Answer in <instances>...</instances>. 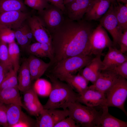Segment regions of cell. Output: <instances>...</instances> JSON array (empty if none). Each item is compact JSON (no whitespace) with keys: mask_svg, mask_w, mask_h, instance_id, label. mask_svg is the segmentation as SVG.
Returning <instances> with one entry per match:
<instances>
[{"mask_svg":"<svg viewBox=\"0 0 127 127\" xmlns=\"http://www.w3.org/2000/svg\"><path fill=\"white\" fill-rule=\"evenodd\" d=\"M90 21L82 19L73 21L64 18L61 24L50 32L53 60L56 63L63 59L85 55L91 33L95 28Z\"/></svg>","mask_w":127,"mask_h":127,"instance_id":"obj_1","label":"cell"},{"mask_svg":"<svg viewBox=\"0 0 127 127\" xmlns=\"http://www.w3.org/2000/svg\"><path fill=\"white\" fill-rule=\"evenodd\" d=\"M48 76L51 82L52 88L48 101L43 106L44 109L61 108L66 110L70 103L77 101L79 95L75 92L70 85L52 75Z\"/></svg>","mask_w":127,"mask_h":127,"instance_id":"obj_2","label":"cell"},{"mask_svg":"<svg viewBox=\"0 0 127 127\" xmlns=\"http://www.w3.org/2000/svg\"><path fill=\"white\" fill-rule=\"evenodd\" d=\"M68 116L83 127H98L101 114L94 107L84 106L78 101L69 104Z\"/></svg>","mask_w":127,"mask_h":127,"instance_id":"obj_3","label":"cell"},{"mask_svg":"<svg viewBox=\"0 0 127 127\" xmlns=\"http://www.w3.org/2000/svg\"><path fill=\"white\" fill-rule=\"evenodd\" d=\"M93 58L91 55H80L62 60L56 63L52 71V75L59 79L72 74L84 67Z\"/></svg>","mask_w":127,"mask_h":127,"instance_id":"obj_4","label":"cell"},{"mask_svg":"<svg viewBox=\"0 0 127 127\" xmlns=\"http://www.w3.org/2000/svg\"><path fill=\"white\" fill-rule=\"evenodd\" d=\"M105 94L107 106L117 108L127 115L124 107V103L127 97L126 79L120 76Z\"/></svg>","mask_w":127,"mask_h":127,"instance_id":"obj_5","label":"cell"},{"mask_svg":"<svg viewBox=\"0 0 127 127\" xmlns=\"http://www.w3.org/2000/svg\"><path fill=\"white\" fill-rule=\"evenodd\" d=\"M112 46L114 47L112 41L106 30L99 24L93 29L91 33L85 55H101L105 49Z\"/></svg>","mask_w":127,"mask_h":127,"instance_id":"obj_6","label":"cell"},{"mask_svg":"<svg viewBox=\"0 0 127 127\" xmlns=\"http://www.w3.org/2000/svg\"><path fill=\"white\" fill-rule=\"evenodd\" d=\"M99 19V24L111 36L114 46L119 44L123 31L119 26L112 2L107 12Z\"/></svg>","mask_w":127,"mask_h":127,"instance_id":"obj_7","label":"cell"},{"mask_svg":"<svg viewBox=\"0 0 127 127\" xmlns=\"http://www.w3.org/2000/svg\"><path fill=\"white\" fill-rule=\"evenodd\" d=\"M68 109H44L36 120L35 127H53L58 122L68 116Z\"/></svg>","mask_w":127,"mask_h":127,"instance_id":"obj_8","label":"cell"},{"mask_svg":"<svg viewBox=\"0 0 127 127\" xmlns=\"http://www.w3.org/2000/svg\"><path fill=\"white\" fill-rule=\"evenodd\" d=\"M38 12V16L50 32L58 27L65 18L63 12L60 9L51 4L43 11Z\"/></svg>","mask_w":127,"mask_h":127,"instance_id":"obj_9","label":"cell"},{"mask_svg":"<svg viewBox=\"0 0 127 127\" xmlns=\"http://www.w3.org/2000/svg\"><path fill=\"white\" fill-rule=\"evenodd\" d=\"M27 12L15 11L0 13V25L13 30L20 27L32 15Z\"/></svg>","mask_w":127,"mask_h":127,"instance_id":"obj_10","label":"cell"},{"mask_svg":"<svg viewBox=\"0 0 127 127\" xmlns=\"http://www.w3.org/2000/svg\"><path fill=\"white\" fill-rule=\"evenodd\" d=\"M27 21L37 42L51 45V37L50 32L38 16L32 15Z\"/></svg>","mask_w":127,"mask_h":127,"instance_id":"obj_11","label":"cell"},{"mask_svg":"<svg viewBox=\"0 0 127 127\" xmlns=\"http://www.w3.org/2000/svg\"><path fill=\"white\" fill-rule=\"evenodd\" d=\"M93 0H74L65 5L64 14L71 20H81Z\"/></svg>","mask_w":127,"mask_h":127,"instance_id":"obj_12","label":"cell"},{"mask_svg":"<svg viewBox=\"0 0 127 127\" xmlns=\"http://www.w3.org/2000/svg\"><path fill=\"white\" fill-rule=\"evenodd\" d=\"M106 101L105 94L95 89L92 85L89 86L83 94L79 95L77 101L87 106L93 107L106 106Z\"/></svg>","mask_w":127,"mask_h":127,"instance_id":"obj_13","label":"cell"},{"mask_svg":"<svg viewBox=\"0 0 127 127\" xmlns=\"http://www.w3.org/2000/svg\"><path fill=\"white\" fill-rule=\"evenodd\" d=\"M112 2L110 0H93L84 16V20L90 21L99 19L107 11Z\"/></svg>","mask_w":127,"mask_h":127,"instance_id":"obj_14","label":"cell"},{"mask_svg":"<svg viewBox=\"0 0 127 127\" xmlns=\"http://www.w3.org/2000/svg\"><path fill=\"white\" fill-rule=\"evenodd\" d=\"M120 76L111 70H103L95 82L92 85L95 89L105 94Z\"/></svg>","mask_w":127,"mask_h":127,"instance_id":"obj_15","label":"cell"},{"mask_svg":"<svg viewBox=\"0 0 127 127\" xmlns=\"http://www.w3.org/2000/svg\"><path fill=\"white\" fill-rule=\"evenodd\" d=\"M101 55L95 56L84 67L81 74L88 81L94 84L103 68Z\"/></svg>","mask_w":127,"mask_h":127,"instance_id":"obj_16","label":"cell"},{"mask_svg":"<svg viewBox=\"0 0 127 127\" xmlns=\"http://www.w3.org/2000/svg\"><path fill=\"white\" fill-rule=\"evenodd\" d=\"M27 60L32 81L40 78L51 64V62L46 63L38 57L32 55H30Z\"/></svg>","mask_w":127,"mask_h":127,"instance_id":"obj_17","label":"cell"},{"mask_svg":"<svg viewBox=\"0 0 127 127\" xmlns=\"http://www.w3.org/2000/svg\"><path fill=\"white\" fill-rule=\"evenodd\" d=\"M108 51L102 61L103 70L108 69L127 61V56L115 47L108 48Z\"/></svg>","mask_w":127,"mask_h":127,"instance_id":"obj_18","label":"cell"},{"mask_svg":"<svg viewBox=\"0 0 127 127\" xmlns=\"http://www.w3.org/2000/svg\"><path fill=\"white\" fill-rule=\"evenodd\" d=\"M62 81H65L75 88L80 95L83 94L88 88L89 81L81 74L74 75L69 74L59 79Z\"/></svg>","mask_w":127,"mask_h":127,"instance_id":"obj_19","label":"cell"},{"mask_svg":"<svg viewBox=\"0 0 127 127\" xmlns=\"http://www.w3.org/2000/svg\"><path fill=\"white\" fill-rule=\"evenodd\" d=\"M19 91L18 87L0 89V102L6 105L16 104L22 107Z\"/></svg>","mask_w":127,"mask_h":127,"instance_id":"obj_20","label":"cell"},{"mask_svg":"<svg viewBox=\"0 0 127 127\" xmlns=\"http://www.w3.org/2000/svg\"><path fill=\"white\" fill-rule=\"evenodd\" d=\"M18 73V88L20 91L23 92L32 86L31 74L27 59L22 62Z\"/></svg>","mask_w":127,"mask_h":127,"instance_id":"obj_21","label":"cell"},{"mask_svg":"<svg viewBox=\"0 0 127 127\" xmlns=\"http://www.w3.org/2000/svg\"><path fill=\"white\" fill-rule=\"evenodd\" d=\"M98 127H127V122L116 118L109 112L108 107L106 106L102 107Z\"/></svg>","mask_w":127,"mask_h":127,"instance_id":"obj_22","label":"cell"},{"mask_svg":"<svg viewBox=\"0 0 127 127\" xmlns=\"http://www.w3.org/2000/svg\"><path fill=\"white\" fill-rule=\"evenodd\" d=\"M7 117L9 127H13L26 114L22 110V107L14 104L7 105Z\"/></svg>","mask_w":127,"mask_h":127,"instance_id":"obj_23","label":"cell"},{"mask_svg":"<svg viewBox=\"0 0 127 127\" xmlns=\"http://www.w3.org/2000/svg\"><path fill=\"white\" fill-rule=\"evenodd\" d=\"M112 2L119 26L123 32L127 29V4L115 1Z\"/></svg>","mask_w":127,"mask_h":127,"instance_id":"obj_24","label":"cell"},{"mask_svg":"<svg viewBox=\"0 0 127 127\" xmlns=\"http://www.w3.org/2000/svg\"><path fill=\"white\" fill-rule=\"evenodd\" d=\"M15 11H28L22 0H0V13Z\"/></svg>","mask_w":127,"mask_h":127,"instance_id":"obj_25","label":"cell"},{"mask_svg":"<svg viewBox=\"0 0 127 127\" xmlns=\"http://www.w3.org/2000/svg\"><path fill=\"white\" fill-rule=\"evenodd\" d=\"M8 48L9 58L13 68L15 71L18 72L20 67L19 47L15 41L8 44Z\"/></svg>","mask_w":127,"mask_h":127,"instance_id":"obj_26","label":"cell"},{"mask_svg":"<svg viewBox=\"0 0 127 127\" xmlns=\"http://www.w3.org/2000/svg\"><path fill=\"white\" fill-rule=\"evenodd\" d=\"M32 87L37 94L45 96L49 95L52 84L47 80L40 78L36 80Z\"/></svg>","mask_w":127,"mask_h":127,"instance_id":"obj_27","label":"cell"},{"mask_svg":"<svg viewBox=\"0 0 127 127\" xmlns=\"http://www.w3.org/2000/svg\"><path fill=\"white\" fill-rule=\"evenodd\" d=\"M18 72L12 68L8 72L0 85V89L18 87Z\"/></svg>","mask_w":127,"mask_h":127,"instance_id":"obj_28","label":"cell"},{"mask_svg":"<svg viewBox=\"0 0 127 127\" xmlns=\"http://www.w3.org/2000/svg\"><path fill=\"white\" fill-rule=\"evenodd\" d=\"M7 44L0 41V64L8 70L13 68L10 60L8 46Z\"/></svg>","mask_w":127,"mask_h":127,"instance_id":"obj_29","label":"cell"},{"mask_svg":"<svg viewBox=\"0 0 127 127\" xmlns=\"http://www.w3.org/2000/svg\"><path fill=\"white\" fill-rule=\"evenodd\" d=\"M22 25L20 27L14 30L15 32V39L17 40L18 44L22 50H26L31 44V42L28 40L25 34Z\"/></svg>","mask_w":127,"mask_h":127,"instance_id":"obj_30","label":"cell"},{"mask_svg":"<svg viewBox=\"0 0 127 127\" xmlns=\"http://www.w3.org/2000/svg\"><path fill=\"white\" fill-rule=\"evenodd\" d=\"M24 2L26 6L38 12L43 11L50 5L48 0H24Z\"/></svg>","mask_w":127,"mask_h":127,"instance_id":"obj_31","label":"cell"},{"mask_svg":"<svg viewBox=\"0 0 127 127\" xmlns=\"http://www.w3.org/2000/svg\"><path fill=\"white\" fill-rule=\"evenodd\" d=\"M15 35L14 30L7 27L0 30V40L7 44H9L15 41Z\"/></svg>","mask_w":127,"mask_h":127,"instance_id":"obj_32","label":"cell"},{"mask_svg":"<svg viewBox=\"0 0 127 127\" xmlns=\"http://www.w3.org/2000/svg\"><path fill=\"white\" fill-rule=\"evenodd\" d=\"M23 93V103L33 104L40 102L38 98L37 94L32 86Z\"/></svg>","mask_w":127,"mask_h":127,"instance_id":"obj_33","label":"cell"},{"mask_svg":"<svg viewBox=\"0 0 127 127\" xmlns=\"http://www.w3.org/2000/svg\"><path fill=\"white\" fill-rule=\"evenodd\" d=\"M29 53L39 57H47L43 50L41 43L36 42L31 44L26 50Z\"/></svg>","mask_w":127,"mask_h":127,"instance_id":"obj_34","label":"cell"},{"mask_svg":"<svg viewBox=\"0 0 127 127\" xmlns=\"http://www.w3.org/2000/svg\"><path fill=\"white\" fill-rule=\"evenodd\" d=\"M106 70L112 71L119 75L127 79V61Z\"/></svg>","mask_w":127,"mask_h":127,"instance_id":"obj_35","label":"cell"},{"mask_svg":"<svg viewBox=\"0 0 127 127\" xmlns=\"http://www.w3.org/2000/svg\"><path fill=\"white\" fill-rule=\"evenodd\" d=\"M26 115L13 127H35L36 120L31 118Z\"/></svg>","mask_w":127,"mask_h":127,"instance_id":"obj_36","label":"cell"},{"mask_svg":"<svg viewBox=\"0 0 127 127\" xmlns=\"http://www.w3.org/2000/svg\"><path fill=\"white\" fill-rule=\"evenodd\" d=\"M66 117L61 120L54 127H78L79 126L77 124L75 121L70 116Z\"/></svg>","mask_w":127,"mask_h":127,"instance_id":"obj_37","label":"cell"},{"mask_svg":"<svg viewBox=\"0 0 127 127\" xmlns=\"http://www.w3.org/2000/svg\"><path fill=\"white\" fill-rule=\"evenodd\" d=\"M7 105L0 102V125L9 127L7 117Z\"/></svg>","mask_w":127,"mask_h":127,"instance_id":"obj_38","label":"cell"},{"mask_svg":"<svg viewBox=\"0 0 127 127\" xmlns=\"http://www.w3.org/2000/svg\"><path fill=\"white\" fill-rule=\"evenodd\" d=\"M119 50L124 54L127 51V29L124 30L120 38L119 44Z\"/></svg>","mask_w":127,"mask_h":127,"instance_id":"obj_39","label":"cell"},{"mask_svg":"<svg viewBox=\"0 0 127 127\" xmlns=\"http://www.w3.org/2000/svg\"><path fill=\"white\" fill-rule=\"evenodd\" d=\"M41 43L42 48L46 55L47 57L49 58L52 62L53 60V55L51 45L45 43Z\"/></svg>","mask_w":127,"mask_h":127,"instance_id":"obj_40","label":"cell"},{"mask_svg":"<svg viewBox=\"0 0 127 127\" xmlns=\"http://www.w3.org/2000/svg\"><path fill=\"white\" fill-rule=\"evenodd\" d=\"M27 20L23 24L22 26L25 34L29 41L31 42L33 41L35 39L31 30L27 23Z\"/></svg>","mask_w":127,"mask_h":127,"instance_id":"obj_41","label":"cell"},{"mask_svg":"<svg viewBox=\"0 0 127 127\" xmlns=\"http://www.w3.org/2000/svg\"><path fill=\"white\" fill-rule=\"evenodd\" d=\"M51 4L60 9L64 13L65 5L63 0H48Z\"/></svg>","mask_w":127,"mask_h":127,"instance_id":"obj_42","label":"cell"},{"mask_svg":"<svg viewBox=\"0 0 127 127\" xmlns=\"http://www.w3.org/2000/svg\"><path fill=\"white\" fill-rule=\"evenodd\" d=\"M9 70L0 64V85Z\"/></svg>","mask_w":127,"mask_h":127,"instance_id":"obj_43","label":"cell"},{"mask_svg":"<svg viewBox=\"0 0 127 127\" xmlns=\"http://www.w3.org/2000/svg\"><path fill=\"white\" fill-rule=\"evenodd\" d=\"M115 0L120 2L124 4H127V0Z\"/></svg>","mask_w":127,"mask_h":127,"instance_id":"obj_44","label":"cell"},{"mask_svg":"<svg viewBox=\"0 0 127 127\" xmlns=\"http://www.w3.org/2000/svg\"><path fill=\"white\" fill-rule=\"evenodd\" d=\"M74 0H63V2L64 5L65 4L69 3Z\"/></svg>","mask_w":127,"mask_h":127,"instance_id":"obj_45","label":"cell"},{"mask_svg":"<svg viewBox=\"0 0 127 127\" xmlns=\"http://www.w3.org/2000/svg\"><path fill=\"white\" fill-rule=\"evenodd\" d=\"M4 27H6L0 25V30L1 29V28H2Z\"/></svg>","mask_w":127,"mask_h":127,"instance_id":"obj_46","label":"cell"},{"mask_svg":"<svg viewBox=\"0 0 127 127\" xmlns=\"http://www.w3.org/2000/svg\"><path fill=\"white\" fill-rule=\"evenodd\" d=\"M112 2H113L114 1H115L114 0H110Z\"/></svg>","mask_w":127,"mask_h":127,"instance_id":"obj_47","label":"cell"},{"mask_svg":"<svg viewBox=\"0 0 127 127\" xmlns=\"http://www.w3.org/2000/svg\"></svg>","mask_w":127,"mask_h":127,"instance_id":"obj_48","label":"cell"},{"mask_svg":"<svg viewBox=\"0 0 127 127\" xmlns=\"http://www.w3.org/2000/svg\"></svg>","mask_w":127,"mask_h":127,"instance_id":"obj_49","label":"cell"}]
</instances>
